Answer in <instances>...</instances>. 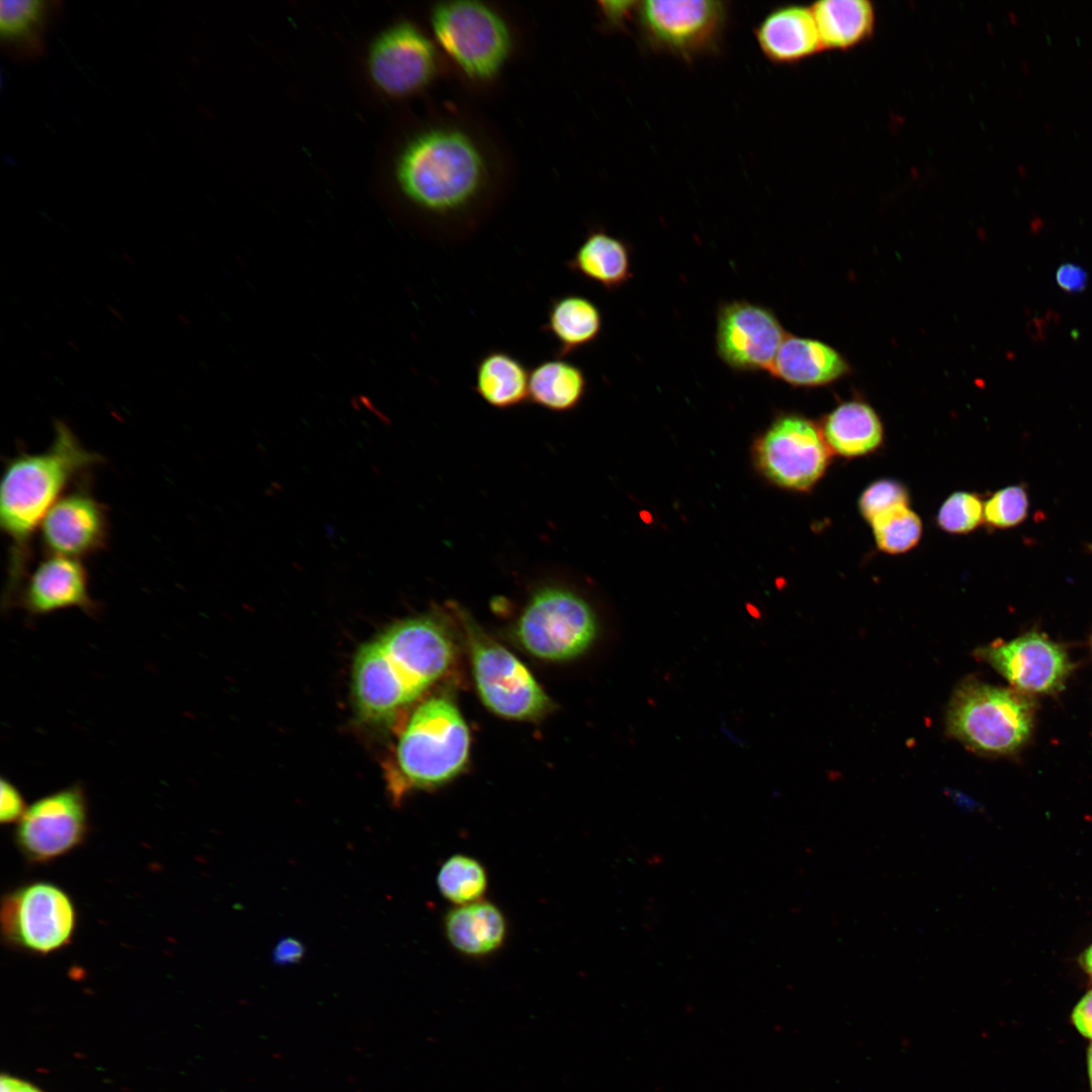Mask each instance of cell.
Wrapping results in <instances>:
<instances>
[{
    "instance_id": "obj_1",
    "label": "cell",
    "mask_w": 1092,
    "mask_h": 1092,
    "mask_svg": "<svg viewBox=\"0 0 1092 1092\" xmlns=\"http://www.w3.org/2000/svg\"><path fill=\"white\" fill-rule=\"evenodd\" d=\"M454 657L453 634L441 616L392 624L356 655L353 692L359 714L373 722L388 720L442 677Z\"/></svg>"
},
{
    "instance_id": "obj_2",
    "label": "cell",
    "mask_w": 1092,
    "mask_h": 1092,
    "mask_svg": "<svg viewBox=\"0 0 1092 1092\" xmlns=\"http://www.w3.org/2000/svg\"><path fill=\"white\" fill-rule=\"evenodd\" d=\"M488 178L486 159L476 142L454 127H437L415 136L400 153L396 179L404 196L443 224L445 240L466 236Z\"/></svg>"
},
{
    "instance_id": "obj_3",
    "label": "cell",
    "mask_w": 1092,
    "mask_h": 1092,
    "mask_svg": "<svg viewBox=\"0 0 1092 1092\" xmlns=\"http://www.w3.org/2000/svg\"><path fill=\"white\" fill-rule=\"evenodd\" d=\"M87 450L63 422L40 453L22 452L7 460L0 484V526L9 541L4 605L11 607L27 576L31 538L59 495L74 477L103 462Z\"/></svg>"
},
{
    "instance_id": "obj_4",
    "label": "cell",
    "mask_w": 1092,
    "mask_h": 1092,
    "mask_svg": "<svg viewBox=\"0 0 1092 1092\" xmlns=\"http://www.w3.org/2000/svg\"><path fill=\"white\" fill-rule=\"evenodd\" d=\"M470 733L456 705L445 697L419 706L398 738L388 789L397 802L412 790L444 785L464 768Z\"/></svg>"
},
{
    "instance_id": "obj_5",
    "label": "cell",
    "mask_w": 1092,
    "mask_h": 1092,
    "mask_svg": "<svg viewBox=\"0 0 1092 1092\" xmlns=\"http://www.w3.org/2000/svg\"><path fill=\"white\" fill-rule=\"evenodd\" d=\"M1032 703L1023 693L967 679L949 702V734L973 751L1004 755L1016 751L1029 737Z\"/></svg>"
},
{
    "instance_id": "obj_6",
    "label": "cell",
    "mask_w": 1092,
    "mask_h": 1092,
    "mask_svg": "<svg viewBox=\"0 0 1092 1092\" xmlns=\"http://www.w3.org/2000/svg\"><path fill=\"white\" fill-rule=\"evenodd\" d=\"M729 17L727 1L648 0L636 3L633 19L644 49L692 63L719 53Z\"/></svg>"
},
{
    "instance_id": "obj_7",
    "label": "cell",
    "mask_w": 1092,
    "mask_h": 1092,
    "mask_svg": "<svg viewBox=\"0 0 1092 1092\" xmlns=\"http://www.w3.org/2000/svg\"><path fill=\"white\" fill-rule=\"evenodd\" d=\"M455 610L483 704L494 714L512 720H535L549 712L551 702L528 668L466 612Z\"/></svg>"
},
{
    "instance_id": "obj_8",
    "label": "cell",
    "mask_w": 1092,
    "mask_h": 1092,
    "mask_svg": "<svg viewBox=\"0 0 1092 1092\" xmlns=\"http://www.w3.org/2000/svg\"><path fill=\"white\" fill-rule=\"evenodd\" d=\"M3 943L17 951L49 956L69 945L77 928L71 896L49 881H31L1 898Z\"/></svg>"
},
{
    "instance_id": "obj_9",
    "label": "cell",
    "mask_w": 1092,
    "mask_h": 1092,
    "mask_svg": "<svg viewBox=\"0 0 1092 1092\" xmlns=\"http://www.w3.org/2000/svg\"><path fill=\"white\" fill-rule=\"evenodd\" d=\"M431 23L439 46L469 78L492 79L512 51L505 19L478 1H448L435 5Z\"/></svg>"
},
{
    "instance_id": "obj_10",
    "label": "cell",
    "mask_w": 1092,
    "mask_h": 1092,
    "mask_svg": "<svg viewBox=\"0 0 1092 1092\" xmlns=\"http://www.w3.org/2000/svg\"><path fill=\"white\" fill-rule=\"evenodd\" d=\"M518 643L545 660L564 661L585 652L596 640L598 622L590 606L561 586L533 594L514 628Z\"/></svg>"
},
{
    "instance_id": "obj_11",
    "label": "cell",
    "mask_w": 1092,
    "mask_h": 1092,
    "mask_svg": "<svg viewBox=\"0 0 1092 1092\" xmlns=\"http://www.w3.org/2000/svg\"><path fill=\"white\" fill-rule=\"evenodd\" d=\"M89 832L88 802L81 784L30 804L14 830V842L33 864L52 862L79 847Z\"/></svg>"
},
{
    "instance_id": "obj_12",
    "label": "cell",
    "mask_w": 1092,
    "mask_h": 1092,
    "mask_svg": "<svg viewBox=\"0 0 1092 1092\" xmlns=\"http://www.w3.org/2000/svg\"><path fill=\"white\" fill-rule=\"evenodd\" d=\"M755 456L759 468L772 482L796 490L814 485L829 460L822 432L797 415L777 419L758 440Z\"/></svg>"
},
{
    "instance_id": "obj_13",
    "label": "cell",
    "mask_w": 1092,
    "mask_h": 1092,
    "mask_svg": "<svg viewBox=\"0 0 1092 1092\" xmlns=\"http://www.w3.org/2000/svg\"><path fill=\"white\" fill-rule=\"evenodd\" d=\"M787 337L766 307L745 300L722 305L717 314L716 349L736 371H769Z\"/></svg>"
},
{
    "instance_id": "obj_14",
    "label": "cell",
    "mask_w": 1092,
    "mask_h": 1092,
    "mask_svg": "<svg viewBox=\"0 0 1092 1092\" xmlns=\"http://www.w3.org/2000/svg\"><path fill=\"white\" fill-rule=\"evenodd\" d=\"M433 42L415 25L401 22L383 31L368 55L374 83L392 96L415 93L429 84L437 72Z\"/></svg>"
},
{
    "instance_id": "obj_15",
    "label": "cell",
    "mask_w": 1092,
    "mask_h": 1092,
    "mask_svg": "<svg viewBox=\"0 0 1092 1092\" xmlns=\"http://www.w3.org/2000/svg\"><path fill=\"white\" fill-rule=\"evenodd\" d=\"M978 654L1021 693L1060 691L1073 666L1066 650L1038 632L1025 633L1008 642H994L980 648Z\"/></svg>"
},
{
    "instance_id": "obj_16",
    "label": "cell",
    "mask_w": 1092,
    "mask_h": 1092,
    "mask_svg": "<svg viewBox=\"0 0 1092 1092\" xmlns=\"http://www.w3.org/2000/svg\"><path fill=\"white\" fill-rule=\"evenodd\" d=\"M39 528L49 555L76 559L103 548L108 534L104 506L84 487L59 497Z\"/></svg>"
},
{
    "instance_id": "obj_17",
    "label": "cell",
    "mask_w": 1092,
    "mask_h": 1092,
    "mask_svg": "<svg viewBox=\"0 0 1092 1092\" xmlns=\"http://www.w3.org/2000/svg\"><path fill=\"white\" fill-rule=\"evenodd\" d=\"M12 606L20 607L31 618L70 608L95 617L100 610L89 594L88 574L81 561L56 555L40 561L25 577Z\"/></svg>"
},
{
    "instance_id": "obj_18",
    "label": "cell",
    "mask_w": 1092,
    "mask_h": 1092,
    "mask_svg": "<svg viewBox=\"0 0 1092 1092\" xmlns=\"http://www.w3.org/2000/svg\"><path fill=\"white\" fill-rule=\"evenodd\" d=\"M753 33L761 54L775 65L797 64L823 50L811 7L777 6Z\"/></svg>"
},
{
    "instance_id": "obj_19",
    "label": "cell",
    "mask_w": 1092,
    "mask_h": 1092,
    "mask_svg": "<svg viewBox=\"0 0 1092 1092\" xmlns=\"http://www.w3.org/2000/svg\"><path fill=\"white\" fill-rule=\"evenodd\" d=\"M58 0H3L0 3V42L5 54L18 62L44 56L51 27L63 11Z\"/></svg>"
},
{
    "instance_id": "obj_20",
    "label": "cell",
    "mask_w": 1092,
    "mask_h": 1092,
    "mask_svg": "<svg viewBox=\"0 0 1092 1092\" xmlns=\"http://www.w3.org/2000/svg\"><path fill=\"white\" fill-rule=\"evenodd\" d=\"M768 372L791 385L814 387L837 380L848 372V365L821 341L787 336Z\"/></svg>"
},
{
    "instance_id": "obj_21",
    "label": "cell",
    "mask_w": 1092,
    "mask_h": 1092,
    "mask_svg": "<svg viewBox=\"0 0 1092 1092\" xmlns=\"http://www.w3.org/2000/svg\"><path fill=\"white\" fill-rule=\"evenodd\" d=\"M444 931L457 952L476 959L490 956L504 945L508 924L502 910L482 899L451 908L444 918Z\"/></svg>"
},
{
    "instance_id": "obj_22",
    "label": "cell",
    "mask_w": 1092,
    "mask_h": 1092,
    "mask_svg": "<svg viewBox=\"0 0 1092 1092\" xmlns=\"http://www.w3.org/2000/svg\"><path fill=\"white\" fill-rule=\"evenodd\" d=\"M565 265L572 274L609 291L633 276L628 244L601 229L586 234Z\"/></svg>"
},
{
    "instance_id": "obj_23",
    "label": "cell",
    "mask_w": 1092,
    "mask_h": 1092,
    "mask_svg": "<svg viewBox=\"0 0 1092 1092\" xmlns=\"http://www.w3.org/2000/svg\"><path fill=\"white\" fill-rule=\"evenodd\" d=\"M603 330L600 307L588 297L565 293L551 298L541 331L555 343L554 356L566 358L598 340Z\"/></svg>"
},
{
    "instance_id": "obj_24",
    "label": "cell",
    "mask_w": 1092,
    "mask_h": 1092,
    "mask_svg": "<svg viewBox=\"0 0 1092 1092\" xmlns=\"http://www.w3.org/2000/svg\"><path fill=\"white\" fill-rule=\"evenodd\" d=\"M529 377L530 369L518 356L493 348L477 359L472 388L490 406L509 410L529 400Z\"/></svg>"
},
{
    "instance_id": "obj_25",
    "label": "cell",
    "mask_w": 1092,
    "mask_h": 1092,
    "mask_svg": "<svg viewBox=\"0 0 1092 1092\" xmlns=\"http://www.w3.org/2000/svg\"><path fill=\"white\" fill-rule=\"evenodd\" d=\"M822 435L826 445L844 457L866 455L883 441V426L869 404L850 400L830 412L823 423Z\"/></svg>"
},
{
    "instance_id": "obj_26",
    "label": "cell",
    "mask_w": 1092,
    "mask_h": 1092,
    "mask_svg": "<svg viewBox=\"0 0 1092 1092\" xmlns=\"http://www.w3.org/2000/svg\"><path fill=\"white\" fill-rule=\"evenodd\" d=\"M587 391V377L580 366L553 356L530 369L529 400L547 411L574 410Z\"/></svg>"
},
{
    "instance_id": "obj_27",
    "label": "cell",
    "mask_w": 1092,
    "mask_h": 1092,
    "mask_svg": "<svg viewBox=\"0 0 1092 1092\" xmlns=\"http://www.w3.org/2000/svg\"><path fill=\"white\" fill-rule=\"evenodd\" d=\"M811 10L822 49H851L874 31L875 9L867 0H822Z\"/></svg>"
},
{
    "instance_id": "obj_28",
    "label": "cell",
    "mask_w": 1092,
    "mask_h": 1092,
    "mask_svg": "<svg viewBox=\"0 0 1092 1092\" xmlns=\"http://www.w3.org/2000/svg\"><path fill=\"white\" fill-rule=\"evenodd\" d=\"M487 886L488 878L483 864L463 853L449 856L437 874L439 892L454 906L482 900Z\"/></svg>"
},
{
    "instance_id": "obj_29",
    "label": "cell",
    "mask_w": 1092,
    "mask_h": 1092,
    "mask_svg": "<svg viewBox=\"0 0 1092 1092\" xmlns=\"http://www.w3.org/2000/svg\"><path fill=\"white\" fill-rule=\"evenodd\" d=\"M871 524L877 546L891 554L912 549L922 534L920 518L907 505L895 506L879 514Z\"/></svg>"
},
{
    "instance_id": "obj_30",
    "label": "cell",
    "mask_w": 1092,
    "mask_h": 1092,
    "mask_svg": "<svg viewBox=\"0 0 1092 1092\" xmlns=\"http://www.w3.org/2000/svg\"><path fill=\"white\" fill-rule=\"evenodd\" d=\"M983 504L971 492L950 494L939 508L937 524L944 531L964 534L974 530L984 518Z\"/></svg>"
},
{
    "instance_id": "obj_31",
    "label": "cell",
    "mask_w": 1092,
    "mask_h": 1092,
    "mask_svg": "<svg viewBox=\"0 0 1092 1092\" xmlns=\"http://www.w3.org/2000/svg\"><path fill=\"white\" fill-rule=\"evenodd\" d=\"M1028 500L1021 486H1008L996 491L984 505L985 520L992 526L1006 528L1022 522L1027 514Z\"/></svg>"
},
{
    "instance_id": "obj_32",
    "label": "cell",
    "mask_w": 1092,
    "mask_h": 1092,
    "mask_svg": "<svg viewBox=\"0 0 1092 1092\" xmlns=\"http://www.w3.org/2000/svg\"><path fill=\"white\" fill-rule=\"evenodd\" d=\"M908 492L903 484L893 479H880L870 484L861 493L858 507L864 519L871 522L879 514L899 505H907Z\"/></svg>"
},
{
    "instance_id": "obj_33",
    "label": "cell",
    "mask_w": 1092,
    "mask_h": 1092,
    "mask_svg": "<svg viewBox=\"0 0 1092 1092\" xmlns=\"http://www.w3.org/2000/svg\"><path fill=\"white\" fill-rule=\"evenodd\" d=\"M0 791L1 824L18 822L28 807L23 795L12 782L4 777L1 778Z\"/></svg>"
},
{
    "instance_id": "obj_34",
    "label": "cell",
    "mask_w": 1092,
    "mask_h": 1092,
    "mask_svg": "<svg viewBox=\"0 0 1092 1092\" xmlns=\"http://www.w3.org/2000/svg\"><path fill=\"white\" fill-rule=\"evenodd\" d=\"M1086 271L1075 264L1066 263L1057 269L1056 280L1059 286L1069 292L1083 291L1087 285Z\"/></svg>"
},
{
    "instance_id": "obj_35",
    "label": "cell",
    "mask_w": 1092,
    "mask_h": 1092,
    "mask_svg": "<svg viewBox=\"0 0 1092 1092\" xmlns=\"http://www.w3.org/2000/svg\"><path fill=\"white\" fill-rule=\"evenodd\" d=\"M1071 1019L1076 1029L1084 1037L1092 1040V989L1077 1002Z\"/></svg>"
},
{
    "instance_id": "obj_36",
    "label": "cell",
    "mask_w": 1092,
    "mask_h": 1092,
    "mask_svg": "<svg viewBox=\"0 0 1092 1092\" xmlns=\"http://www.w3.org/2000/svg\"><path fill=\"white\" fill-rule=\"evenodd\" d=\"M304 951V946L298 939L285 937L276 944L273 961L278 965L298 963L303 958Z\"/></svg>"
},
{
    "instance_id": "obj_37",
    "label": "cell",
    "mask_w": 1092,
    "mask_h": 1092,
    "mask_svg": "<svg viewBox=\"0 0 1092 1092\" xmlns=\"http://www.w3.org/2000/svg\"><path fill=\"white\" fill-rule=\"evenodd\" d=\"M637 1L603 2L601 10L611 25L622 26L634 16Z\"/></svg>"
},
{
    "instance_id": "obj_38",
    "label": "cell",
    "mask_w": 1092,
    "mask_h": 1092,
    "mask_svg": "<svg viewBox=\"0 0 1092 1092\" xmlns=\"http://www.w3.org/2000/svg\"><path fill=\"white\" fill-rule=\"evenodd\" d=\"M1 1092H41L33 1085L11 1076L1 1077Z\"/></svg>"
},
{
    "instance_id": "obj_39",
    "label": "cell",
    "mask_w": 1092,
    "mask_h": 1092,
    "mask_svg": "<svg viewBox=\"0 0 1092 1092\" xmlns=\"http://www.w3.org/2000/svg\"><path fill=\"white\" fill-rule=\"evenodd\" d=\"M1080 965L1085 973L1092 979V943L1081 953Z\"/></svg>"
},
{
    "instance_id": "obj_40",
    "label": "cell",
    "mask_w": 1092,
    "mask_h": 1092,
    "mask_svg": "<svg viewBox=\"0 0 1092 1092\" xmlns=\"http://www.w3.org/2000/svg\"><path fill=\"white\" fill-rule=\"evenodd\" d=\"M950 795L952 796V798L957 802V804L960 807H962L963 809L973 810V809H976L978 807L977 803H975L969 797L965 796L962 793L953 791V792L950 793Z\"/></svg>"
},
{
    "instance_id": "obj_41",
    "label": "cell",
    "mask_w": 1092,
    "mask_h": 1092,
    "mask_svg": "<svg viewBox=\"0 0 1092 1092\" xmlns=\"http://www.w3.org/2000/svg\"><path fill=\"white\" fill-rule=\"evenodd\" d=\"M1087 1070H1088V1078H1089L1090 1088L1092 1090V1044L1089 1046L1088 1052H1087Z\"/></svg>"
}]
</instances>
